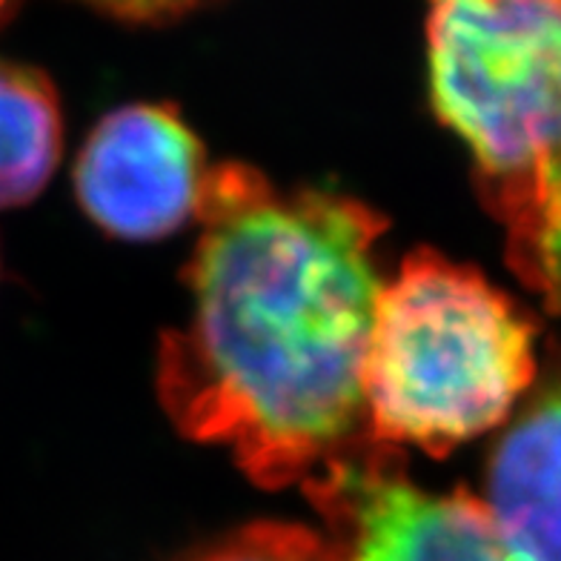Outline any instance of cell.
Here are the masks:
<instances>
[{
	"mask_svg": "<svg viewBox=\"0 0 561 561\" xmlns=\"http://www.w3.org/2000/svg\"><path fill=\"white\" fill-rule=\"evenodd\" d=\"M190 318L163 335L158 392L193 442L259 488L316 493L373 447L364 364L387 218L335 193H284L247 163L201 186Z\"/></svg>",
	"mask_w": 561,
	"mask_h": 561,
	"instance_id": "cell-1",
	"label": "cell"
},
{
	"mask_svg": "<svg viewBox=\"0 0 561 561\" xmlns=\"http://www.w3.org/2000/svg\"><path fill=\"white\" fill-rule=\"evenodd\" d=\"M307 499L347 561H513L481 499L415 488L392 447L373 444Z\"/></svg>",
	"mask_w": 561,
	"mask_h": 561,
	"instance_id": "cell-4",
	"label": "cell"
},
{
	"mask_svg": "<svg viewBox=\"0 0 561 561\" xmlns=\"http://www.w3.org/2000/svg\"><path fill=\"white\" fill-rule=\"evenodd\" d=\"M536 327L473 266L410 252L376 304L364 364L378 447L444 458L502 424L536 373Z\"/></svg>",
	"mask_w": 561,
	"mask_h": 561,
	"instance_id": "cell-2",
	"label": "cell"
},
{
	"mask_svg": "<svg viewBox=\"0 0 561 561\" xmlns=\"http://www.w3.org/2000/svg\"><path fill=\"white\" fill-rule=\"evenodd\" d=\"M507 261L550 310L561 312V152L545 178L541 207L530 236L507 252Z\"/></svg>",
	"mask_w": 561,
	"mask_h": 561,
	"instance_id": "cell-8",
	"label": "cell"
},
{
	"mask_svg": "<svg viewBox=\"0 0 561 561\" xmlns=\"http://www.w3.org/2000/svg\"><path fill=\"white\" fill-rule=\"evenodd\" d=\"M186 561H347L335 541L280 522L241 527Z\"/></svg>",
	"mask_w": 561,
	"mask_h": 561,
	"instance_id": "cell-9",
	"label": "cell"
},
{
	"mask_svg": "<svg viewBox=\"0 0 561 561\" xmlns=\"http://www.w3.org/2000/svg\"><path fill=\"white\" fill-rule=\"evenodd\" d=\"M104 15L133 23H170L207 7L213 0H83Z\"/></svg>",
	"mask_w": 561,
	"mask_h": 561,
	"instance_id": "cell-10",
	"label": "cell"
},
{
	"mask_svg": "<svg viewBox=\"0 0 561 561\" xmlns=\"http://www.w3.org/2000/svg\"><path fill=\"white\" fill-rule=\"evenodd\" d=\"M207 158L175 110L135 104L92 129L75 167V193L110 236L156 241L195 218Z\"/></svg>",
	"mask_w": 561,
	"mask_h": 561,
	"instance_id": "cell-5",
	"label": "cell"
},
{
	"mask_svg": "<svg viewBox=\"0 0 561 561\" xmlns=\"http://www.w3.org/2000/svg\"><path fill=\"white\" fill-rule=\"evenodd\" d=\"M430 95L476 158L507 252L561 152V0H427Z\"/></svg>",
	"mask_w": 561,
	"mask_h": 561,
	"instance_id": "cell-3",
	"label": "cell"
},
{
	"mask_svg": "<svg viewBox=\"0 0 561 561\" xmlns=\"http://www.w3.org/2000/svg\"><path fill=\"white\" fill-rule=\"evenodd\" d=\"M484 507L510 559L561 561V385L499 442Z\"/></svg>",
	"mask_w": 561,
	"mask_h": 561,
	"instance_id": "cell-6",
	"label": "cell"
},
{
	"mask_svg": "<svg viewBox=\"0 0 561 561\" xmlns=\"http://www.w3.org/2000/svg\"><path fill=\"white\" fill-rule=\"evenodd\" d=\"M60 158V104L53 81L0 58V209L30 204Z\"/></svg>",
	"mask_w": 561,
	"mask_h": 561,
	"instance_id": "cell-7",
	"label": "cell"
},
{
	"mask_svg": "<svg viewBox=\"0 0 561 561\" xmlns=\"http://www.w3.org/2000/svg\"><path fill=\"white\" fill-rule=\"evenodd\" d=\"M9 9V0H0V21H3V15H7Z\"/></svg>",
	"mask_w": 561,
	"mask_h": 561,
	"instance_id": "cell-11",
	"label": "cell"
}]
</instances>
